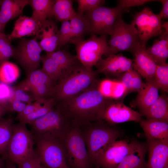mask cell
<instances>
[{"label":"cell","instance_id":"6da1fadb","mask_svg":"<svg viewBox=\"0 0 168 168\" xmlns=\"http://www.w3.org/2000/svg\"><path fill=\"white\" fill-rule=\"evenodd\" d=\"M97 82L86 90L70 99L56 104L80 125L102 121L103 112L112 102L98 88Z\"/></svg>","mask_w":168,"mask_h":168},{"label":"cell","instance_id":"7a4b0ae2","mask_svg":"<svg viewBox=\"0 0 168 168\" xmlns=\"http://www.w3.org/2000/svg\"><path fill=\"white\" fill-rule=\"evenodd\" d=\"M97 73L77 63L66 72L58 83L54 86L50 98L54 99L55 104L70 99L95 83Z\"/></svg>","mask_w":168,"mask_h":168},{"label":"cell","instance_id":"3957f363","mask_svg":"<svg viewBox=\"0 0 168 168\" xmlns=\"http://www.w3.org/2000/svg\"><path fill=\"white\" fill-rule=\"evenodd\" d=\"M80 129L86 147L91 166L96 167L103 149L123 134L122 130L108 123L95 122L80 125Z\"/></svg>","mask_w":168,"mask_h":168},{"label":"cell","instance_id":"277c9868","mask_svg":"<svg viewBox=\"0 0 168 168\" xmlns=\"http://www.w3.org/2000/svg\"><path fill=\"white\" fill-rule=\"evenodd\" d=\"M77 124H79L66 111L54 105L46 114L29 125L33 137L61 141L68 131Z\"/></svg>","mask_w":168,"mask_h":168},{"label":"cell","instance_id":"5b68a950","mask_svg":"<svg viewBox=\"0 0 168 168\" xmlns=\"http://www.w3.org/2000/svg\"><path fill=\"white\" fill-rule=\"evenodd\" d=\"M80 126L72 127L61 141L70 168H90L91 166Z\"/></svg>","mask_w":168,"mask_h":168},{"label":"cell","instance_id":"8992f818","mask_svg":"<svg viewBox=\"0 0 168 168\" xmlns=\"http://www.w3.org/2000/svg\"><path fill=\"white\" fill-rule=\"evenodd\" d=\"M75 45L76 57L81 64L88 70H92L103 55H110V48L107 35L100 37L92 34L87 40H82L74 44Z\"/></svg>","mask_w":168,"mask_h":168},{"label":"cell","instance_id":"52a82bcc","mask_svg":"<svg viewBox=\"0 0 168 168\" xmlns=\"http://www.w3.org/2000/svg\"><path fill=\"white\" fill-rule=\"evenodd\" d=\"M34 144L32 135L26 124L20 122L14 124L12 135L7 150V159L18 165L35 151Z\"/></svg>","mask_w":168,"mask_h":168},{"label":"cell","instance_id":"ba28073f","mask_svg":"<svg viewBox=\"0 0 168 168\" xmlns=\"http://www.w3.org/2000/svg\"><path fill=\"white\" fill-rule=\"evenodd\" d=\"M35 150L45 168H70L66 160L61 141L33 137Z\"/></svg>","mask_w":168,"mask_h":168},{"label":"cell","instance_id":"9c48e42d","mask_svg":"<svg viewBox=\"0 0 168 168\" xmlns=\"http://www.w3.org/2000/svg\"><path fill=\"white\" fill-rule=\"evenodd\" d=\"M121 12L114 26L110 39L108 41L110 55L124 51L132 52L140 42L135 28L124 21ZM109 55V56H110Z\"/></svg>","mask_w":168,"mask_h":168},{"label":"cell","instance_id":"30bf717a","mask_svg":"<svg viewBox=\"0 0 168 168\" xmlns=\"http://www.w3.org/2000/svg\"><path fill=\"white\" fill-rule=\"evenodd\" d=\"M122 11L117 6L113 8L101 6L85 15L89 25V33L92 34L110 35L115 21Z\"/></svg>","mask_w":168,"mask_h":168},{"label":"cell","instance_id":"8fae6325","mask_svg":"<svg viewBox=\"0 0 168 168\" xmlns=\"http://www.w3.org/2000/svg\"><path fill=\"white\" fill-rule=\"evenodd\" d=\"M161 18L148 7L134 16L131 24L135 28L140 42L145 45L152 37L160 36L162 32Z\"/></svg>","mask_w":168,"mask_h":168},{"label":"cell","instance_id":"7c38bea8","mask_svg":"<svg viewBox=\"0 0 168 168\" xmlns=\"http://www.w3.org/2000/svg\"><path fill=\"white\" fill-rule=\"evenodd\" d=\"M42 50L35 37L21 40L15 48L14 56L24 69L27 75L39 67L42 62L40 54Z\"/></svg>","mask_w":168,"mask_h":168},{"label":"cell","instance_id":"4fadbf2b","mask_svg":"<svg viewBox=\"0 0 168 168\" xmlns=\"http://www.w3.org/2000/svg\"><path fill=\"white\" fill-rule=\"evenodd\" d=\"M137 141L127 140L114 141L107 145L99 156L96 167L114 168L133 148Z\"/></svg>","mask_w":168,"mask_h":168},{"label":"cell","instance_id":"5bb4252c","mask_svg":"<svg viewBox=\"0 0 168 168\" xmlns=\"http://www.w3.org/2000/svg\"><path fill=\"white\" fill-rule=\"evenodd\" d=\"M54 83L43 70L37 69L27 75L18 86L31 91L35 101H44L50 98Z\"/></svg>","mask_w":168,"mask_h":168},{"label":"cell","instance_id":"9a60e30c","mask_svg":"<svg viewBox=\"0 0 168 168\" xmlns=\"http://www.w3.org/2000/svg\"><path fill=\"white\" fill-rule=\"evenodd\" d=\"M142 115L120 102H112L105 108L102 115L104 120L110 124L134 121L140 122Z\"/></svg>","mask_w":168,"mask_h":168},{"label":"cell","instance_id":"2e32d148","mask_svg":"<svg viewBox=\"0 0 168 168\" xmlns=\"http://www.w3.org/2000/svg\"><path fill=\"white\" fill-rule=\"evenodd\" d=\"M98 73L111 76H118L133 69L132 60L121 54L111 55L105 58H101L96 65Z\"/></svg>","mask_w":168,"mask_h":168},{"label":"cell","instance_id":"e0dca14e","mask_svg":"<svg viewBox=\"0 0 168 168\" xmlns=\"http://www.w3.org/2000/svg\"><path fill=\"white\" fill-rule=\"evenodd\" d=\"M131 53L134 57L133 69L146 80L153 77L157 64L149 54L145 45L139 42Z\"/></svg>","mask_w":168,"mask_h":168},{"label":"cell","instance_id":"ac0fdd59","mask_svg":"<svg viewBox=\"0 0 168 168\" xmlns=\"http://www.w3.org/2000/svg\"><path fill=\"white\" fill-rule=\"evenodd\" d=\"M146 138L148 152L146 168H166L168 166V140Z\"/></svg>","mask_w":168,"mask_h":168},{"label":"cell","instance_id":"d6986e66","mask_svg":"<svg viewBox=\"0 0 168 168\" xmlns=\"http://www.w3.org/2000/svg\"><path fill=\"white\" fill-rule=\"evenodd\" d=\"M58 31L56 23L51 18L42 24L35 38L40 40L39 44L42 50L47 54L57 49L58 44Z\"/></svg>","mask_w":168,"mask_h":168},{"label":"cell","instance_id":"ffe728a7","mask_svg":"<svg viewBox=\"0 0 168 168\" xmlns=\"http://www.w3.org/2000/svg\"><path fill=\"white\" fill-rule=\"evenodd\" d=\"M159 90L154 77L146 80L144 87L138 92L135 102L142 115L159 97Z\"/></svg>","mask_w":168,"mask_h":168},{"label":"cell","instance_id":"44dd1931","mask_svg":"<svg viewBox=\"0 0 168 168\" xmlns=\"http://www.w3.org/2000/svg\"><path fill=\"white\" fill-rule=\"evenodd\" d=\"M42 25L31 17L20 16L15 21L12 32L7 35L11 40L26 35H36Z\"/></svg>","mask_w":168,"mask_h":168},{"label":"cell","instance_id":"7402d4cb","mask_svg":"<svg viewBox=\"0 0 168 168\" xmlns=\"http://www.w3.org/2000/svg\"><path fill=\"white\" fill-rule=\"evenodd\" d=\"M147 143L137 141L133 149L114 168H146L145 155Z\"/></svg>","mask_w":168,"mask_h":168},{"label":"cell","instance_id":"603a6c76","mask_svg":"<svg viewBox=\"0 0 168 168\" xmlns=\"http://www.w3.org/2000/svg\"><path fill=\"white\" fill-rule=\"evenodd\" d=\"M28 0H3L0 10V23L4 30L7 23L21 15Z\"/></svg>","mask_w":168,"mask_h":168},{"label":"cell","instance_id":"cb8c5ba5","mask_svg":"<svg viewBox=\"0 0 168 168\" xmlns=\"http://www.w3.org/2000/svg\"><path fill=\"white\" fill-rule=\"evenodd\" d=\"M140 125L145 137L161 140H168V122L141 119Z\"/></svg>","mask_w":168,"mask_h":168},{"label":"cell","instance_id":"d4e9b609","mask_svg":"<svg viewBox=\"0 0 168 168\" xmlns=\"http://www.w3.org/2000/svg\"><path fill=\"white\" fill-rule=\"evenodd\" d=\"M147 119L168 122V99L164 94L158 99L143 115Z\"/></svg>","mask_w":168,"mask_h":168},{"label":"cell","instance_id":"484cf974","mask_svg":"<svg viewBox=\"0 0 168 168\" xmlns=\"http://www.w3.org/2000/svg\"><path fill=\"white\" fill-rule=\"evenodd\" d=\"M54 1L51 0H29L28 4L32 8L31 17L42 24L53 16Z\"/></svg>","mask_w":168,"mask_h":168},{"label":"cell","instance_id":"4316f807","mask_svg":"<svg viewBox=\"0 0 168 168\" xmlns=\"http://www.w3.org/2000/svg\"><path fill=\"white\" fill-rule=\"evenodd\" d=\"M98 88L105 97L111 99H119L126 96V90L119 80H103L97 85Z\"/></svg>","mask_w":168,"mask_h":168},{"label":"cell","instance_id":"83f0119b","mask_svg":"<svg viewBox=\"0 0 168 168\" xmlns=\"http://www.w3.org/2000/svg\"><path fill=\"white\" fill-rule=\"evenodd\" d=\"M71 32L70 43L74 44L83 40L84 36L89 33V25L83 13H76L69 21Z\"/></svg>","mask_w":168,"mask_h":168},{"label":"cell","instance_id":"f1b7e54d","mask_svg":"<svg viewBox=\"0 0 168 168\" xmlns=\"http://www.w3.org/2000/svg\"><path fill=\"white\" fill-rule=\"evenodd\" d=\"M14 124L11 118L0 119V156L7 159V150L12 137Z\"/></svg>","mask_w":168,"mask_h":168},{"label":"cell","instance_id":"f546056e","mask_svg":"<svg viewBox=\"0 0 168 168\" xmlns=\"http://www.w3.org/2000/svg\"><path fill=\"white\" fill-rule=\"evenodd\" d=\"M119 80L124 85L126 90V95L132 92H138L144 87V83L140 75L132 69L121 74Z\"/></svg>","mask_w":168,"mask_h":168},{"label":"cell","instance_id":"4dcf8cb0","mask_svg":"<svg viewBox=\"0 0 168 168\" xmlns=\"http://www.w3.org/2000/svg\"><path fill=\"white\" fill-rule=\"evenodd\" d=\"M71 0L54 1L53 6V16L57 21L61 22L69 21L76 13Z\"/></svg>","mask_w":168,"mask_h":168},{"label":"cell","instance_id":"1f68e13d","mask_svg":"<svg viewBox=\"0 0 168 168\" xmlns=\"http://www.w3.org/2000/svg\"><path fill=\"white\" fill-rule=\"evenodd\" d=\"M147 49L157 64L166 63L168 57V38L155 40L152 45L147 47Z\"/></svg>","mask_w":168,"mask_h":168},{"label":"cell","instance_id":"d6a6232c","mask_svg":"<svg viewBox=\"0 0 168 168\" xmlns=\"http://www.w3.org/2000/svg\"><path fill=\"white\" fill-rule=\"evenodd\" d=\"M47 54L64 72L70 70L77 63L74 57L65 50H58Z\"/></svg>","mask_w":168,"mask_h":168},{"label":"cell","instance_id":"836d02e7","mask_svg":"<svg viewBox=\"0 0 168 168\" xmlns=\"http://www.w3.org/2000/svg\"><path fill=\"white\" fill-rule=\"evenodd\" d=\"M42 57V67L41 69L54 83L57 81H59L66 72H64L47 54Z\"/></svg>","mask_w":168,"mask_h":168},{"label":"cell","instance_id":"e575fe53","mask_svg":"<svg viewBox=\"0 0 168 168\" xmlns=\"http://www.w3.org/2000/svg\"><path fill=\"white\" fill-rule=\"evenodd\" d=\"M20 70L15 64L7 61L0 65V81L8 84L15 82L19 77Z\"/></svg>","mask_w":168,"mask_h":168},{"label":"cell","instance_id":"d590c367","mask_svg":"<svg viewBox=\"0 0 168 168\" xmlns=\"http://www.w3.org/2000/svg\"><path fill=\"white\" fill-rule=\"evenodd\" d=\"M55 104L54 99L52 98L46 100L40 107L25 117L20 122L26 124H30L32 122L44 116L54 108Z\"/></svg>","mask_w":168,"mask_h":168},{"label":"cell","instance_id":"8d00e7d4","mask_svg":"<svg viewBox=\"0 0 168 168\" xmlns=\"http://www.w3.org/2000/svg\"><path fill=\"white\" fill-rule=\"evenodd\" d=\"M159 89L164 92L168 91V64L166 63L157 64L154 76Z\"/></svg>","mask_w":168,"mask_h":168},{"label":"cell","instance_id":"74e56055","mask_svg":"<svg viewBox=\"0 0 168 168\" xmlns=\"http://www.w3.org/2000/svg\"><path fill=\"white\" fill-rule=\"evenodd\" d=\"M11 40L3 33L0 37V65L14 55L15 48L12 45Z\"/></svg>","mask_w":168,"mask_h":168},{"label":"cell","instance_id":"f35d334b","mask_svg":"<svg viewBox=\"0 0 168 168\" xmlns=\"http://www.w3.org/2000/svg\"><path fill=\"white\" fill-rule=\"evenodd\" d=\"M61 23L60 28L58 31V41L57 48L58 50L62 46L70 42L71 37L69 21H64Z\"/></svg>","mask_w":168,"mask_h":168},{"label":"cell","instance_id":"ab89813d","mask_svg":"<svg viewBox=\"0 0 168 168\" xmlns=\"http://www.w3.org/2000/svg\"><path fill=\"white\" fill-rule=\"evenodd\" d=\"M18 168H43L40 158L36 151L17 165Z\"/></svg>","mask_w":168,"mask_h":168},{"label":"cell","instance_id":"60d3db41","mask_svg":"<svg viewBox=\"0 0 168 168\" xmlns=\"http://www.w3.org/2000/svg\"><path fill=\"white\" fill-rule=\"evenodd\" d=\"M79 12L92 11L97 7L102 6L105 2L103 0H77Z\"/></svg>","mask_w":168,"mask_h":168},{"label":"cell","instance_id":"b9f144b4","mask_svg":"<svg viewBox=\"0 0 168 168\" xmlns=\"http://www.w3.org/2000/svg\"><path fill=\"white\" fill-rule=\"evenodd\" d=\"M14 87L0 82V101L9 104L14 97Z\"/></svg>","mask_w":168,"mask_h":168},{"label":"cell","instance_id":"7bdbcfd3","mask_svg":"<svg viewBox=\"0 0 168 168\" xmlns=\"http://www.w3.org/2000/svg\"><path fill=\"white\" fill-rule=\"evenodd\" d=\"M46 100L44 101L36 100L33 103L27 105L25 108L22 111L18 113L16 117V119L20 122L25 117L31 113L41 106L42 105V104H43Z\"/></svg>","mask_w":168,"mask_h":168},{"label":"cell","instance_id":"ee69618b","mask_svg":"<svg viewBox=\"0 0 168 168\" xmlns=\"http://www.w3.org/2000/svg\"><path fill=\"white\" fill-rule=\"evenodd\" d=\"M14 98L16 99L29 104L35 100L32 96L27 93L25 90L19 86L14 87Z\"/></svg>","mask_w":168,"mask_h":168},{"label":"cell","instance_id":"f6af8a7d","mask_svg":"<svg viewBox=\"0 0 168 168\" xmlns=\"http://www.w3.org/2000/svg\"><path fill=\"white\" fill-rule=\"evenodd\" d=\"M154 1L150 0H120L117 5L123 11L130 7L142 5L147 2Z\"/></svg>","mask_w":168,"mask_h":168},{"label":"cell","instance_id":"bcb514c9","mask_svg":"<svg viewBox=\"0 0 168 168\" xmlns=\"http://www.w3.org/2000/svg\"><path fill=\"white\" fill-rule=\"evenodd\" d=\"M27 104L13 98L9 104V111H16L20 113L26 107Z\"/></svg>","mask_w":168,"mask_h":168},{"label":"cell","instance_id":"7dc6e473","mask_svg":"<svg viewBox=\"0 0 168 168\" xmlns=\"http://www.w3.org/2000/svg\"><path fill=\"white\" fill-rule=\"evenodd\" d=\"M162 5V8L160 13L158 14L159 16L162 19L167 18L168 17V0H158Z\"/></svg>","mask_w":168,"mask_h":168},{"label":"cell","instance_id":"c3c4849f","mask_svg":"<svg viewBox=\"0 0 168 168\" xmlns=\"http://www.w3.org/2000/svg\"><path fill=\"white\" fill-rule=\"evenodd\" d=\"M8 111H9V104L0 101V119Z\"/></svg>","mask_w":168,"mask_h":168},{"label":"cell","instance_id":"681fc988","mask_svg":"<svg viewBox=\"0 0 168 168\" xmlns=\"http://www.w3.org/2000/svg\"><path fill=\"white\" fill-rule=\"evenodd\" d=\"M15 165L9 160L7 159L5 161V168H17Z\"/></svg>","mask_w":168,"mask_h":168},{"label":"cell","instance_id":"f907efd6","mask_svg":"<svg viewBox=\"0 0 168 168\" xmlns=\"http://www.w3.org/2000/svg\"><path fill=\"white\" fill-rule=\"evenodd\" d=\"M5 160L0 156V168H5Z\"/></svg>","mask_w":168,"mask_h":168},{"label":"cell","instance_id":"816d5d0a","mask_svg":"<svg viewBox=\"0 0 168 168\" xmlns=\"http://www.w3.org/2000/svg\"><path fill=\"white\" fill-rule=\"evenodd\" d=\"M3 30L2 29L1 25L0 23V37L2 35V34L3 33Z\"/></svg>","mask_w":168,"mask_h":168},{"label":"cell","instance_id":"f5cc1de1","mask_svg":"<svg viewBox=\"0 0 168 168\" xmlns=\"http://www.w3.org/2000/svg\"><path fill=\"white\" fill-rule=\"evenodd\" d=\"M3 0H0V7L1 6Z\"/></svg>","mask_w":168,"mask_h":168},{"label":"cell","instance_id":"db71d44e","mask_svg":"<svg viewBox=\"0 0 168 168\" xmlns=\"http://www.w3.org/2000/svg\"><path fill=\"white\" fill-rule=\"evenodd\" d=\"M166 168H168V166H167Z\"/></svg>","mask_w":168,"mask_h":168},{"label":"cell","instance_id":"11a10c76","mask_svg":"<svg viewBox=\"0 0 168 168\" xmlns=\"http://www.w3.org/2000/svg\"><path fill=\"white\" fill-rule=\"evenodd\" d=\"M43 168H45L44 167H43Z\"/></svg>","mask_w":168,"mask_h":168}]
</instances>
